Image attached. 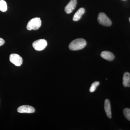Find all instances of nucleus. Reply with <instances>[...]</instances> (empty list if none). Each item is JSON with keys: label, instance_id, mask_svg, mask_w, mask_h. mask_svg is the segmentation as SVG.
Wrapping results in <instances>:
<instances>
[{"label": "nucleus", "instance_id": "obj_10", "mask_svg": "<svg viewBox=\"0 0 130 130\" xmlns=\"http://www.w3.org/2000/svg\"><path fill=\"white\" fill-rule=\"evenodd\" d=\"M85 12V9L83 8H79L76 12L74 14L73 18V20L74 21H78L81 19L82 15Z\"/></svg>", "mask_w": 130, "mask_h": 130}, {"label": "nucleus", "instance_id": "obj_9", "mask_svg": "<svg viewBox=\"0 0 130 130\" xmlns=\"http://www.w3.org/2000/svg\"><path fill=\"white\" fill-rule=\"evenodd\" d=\"M101 56L103 59L109 61L113 60L114 56L113 54L108 51H103L101 54Z\"/></svg>", "mask_w": 130, "mask_h": 130}, {"label": "nucleus", "instance_id": "obj_11", "mask_svg": "<svg viewBox=\"0 0 130 130\" xmlns=\"http://www.w3.org/2000/svg\"><path fill=\"white\" fill-rule=\"evenodd\" d=\"M123 84L125 87H130V73L126 72L123 77Z\"/></svg>", "mask_w": 130, "mask_h": 130}, {"label": "nucleus", "instance_id": "obj_3", "mask_svg": "<svg viewBox=\"0 0 130 130\" xmlns=\"http://www.w3.org/2000/svg\"><path fill=\"white\" fill-rule=\"evenodd\" d=\"M98 20L99 23L103 26H109L112 25L111 20L103 13L99 14Z\"/></svg>", "mask_w": 130, "mask_h": 130}, {"label": "nucleus", "instance_id": "obj_17", "mask_svg": "<svg viewBox=\"0 0 130 130\" xmlns=\"http://www.w3.org/2000/svg\"><path fill=\"white\" fill-rule=\"evenodd\" d=\"M124 1H125V0H124Z\"/></svg>", "mask_w": 130, "mask_h": 130}, {"label": "nucleus", "instance_id": "obj_6", "mask_svg": "<svg viewBox=\"0 0 130 130\" xmlns=\"http://www.w3.org/2000/svg\"><path fill=\"white\" fill-rule=\"evenodd\" d=\"M35 111V109L33 107L29 105L21 106L17 109L18 112L20 113H33Z\"/></svg>", "mask_w": 130, "mask_h": 130}, {"label": "nucleus", "instance_id": "obj_12", "mask_svg": "<svg viewBox=\"0 0 130 130\" xmlns=\"http://www.w3.org/2000/svg\"><path fill=\"white\" fill-rule=\"evenodd\" d=\"M7 9L6 2L4 0H0V11L2 12L6 11Z\"/></svg>", "mask_w": 130, "mask_h": 130}, {"label": "nucleus", "instance_id": "obj_16", "mask_svg": "<svg viewBox=\"0 0 130 130\" xmlns=\"http://www.w3.org/2000/svg\"><path fill=\"white\" fill-rule=\"evenodd\" d=\"M129 21H130V18H129Z\"/></svg>", "mask_w": 130, "mask_h": 130}, {"label": "nucleus", "instance_id": "obj_4", "mask_svg": "<svg viewBox=\"0 0 130 130\" xmlns=\"http://www.w3.org/2000/svg\"><path fill=\"white\" fill-rule=\"evenodd\" d=\"M47 45V41L45 39H40L33 43L32 46L35 50L41 51L46 48Z\"/></svg>", "mask_w": 130, "mask_h": 130}, {"label": "nucleus", "instance_id": "obj_2", "mask_svg": "<svg viewBox=\"0 0 130 130\" xmlns=\"http://www.w3.org/2000/svg\"><path fill=\"white\" fill-rule=\"evenodd\" d=\"M41 25V21L40 18H35L31 19L28 22L26 28L29 30H37Z\"/></svg>", "mask_w": 130, "mask_h": 130}, {"label": "nucleus", "instance_id": "obj_1", "mask_svg": "<svg viewBox=\"0 0 130 130\" xmlns=\"http://www.w3.org/2000/svg\"><path fill=\"white\" fill-rule=\"evenodd\" d=\"M86 45V42L83 38H78L73 40L69 45V48L73 51H77L84 48Z\"/></svg>", "mask_w": 130, "mask_h": 130}, {"label": "nucleus", "instance_id": "obj_14", "mask_svg": "<svg viewBox=\"0 0 130 130\" xmlns=\"http://www.w3.org/2000/svg\"><path fill=\"white\" fill-rule=\"evenodd\" d=\"M123 113L126 119L130 121V109L126 108L123 110Z\"/></svg>", "mask_w": 130, "mask_h": 130}, {"label": "nucleus", "instance_id": "obj_13", "mask_svg": "<svg viewBox=\"0 0 130 130\" xmlns=\"http://www.w3.org/2000/svg\"><path fill=\"white\" fill-rule=\"evenodd\" d=\"M99 84H100V82L98 81H95L90 86L89 89L91 93H93L95 91L96 88L99 85Z\"/></svg>", "mask_w": 130, "mask_h": 130}, {"label": "nucleus", "instance_id": "obj_5", "mask_svg": "<svg viewBox=\"0 0 130 130\" xmlns=\"http://www.w3.org/2000/svg\"><path fill=\"white\" fill-rule=\"evenodd\" d=\"M9 60L11 63L17 66H20L23 63V60L22 57L16 54L10 55Z\"/></svg>", "mask_w": 130, "mask_h": 130}, {"label": "nucleus", "instance_id": "obj_8", "mask_svg": "<svg viewBox=\"0 0 130 130\" xmlns=\"http://www.w3.org/2000/svg\"><path fill=\"white\" fill-rule=\"evenodd\" d=\"M104 108L107 116L109 118H111L112 113L111 111V103L110 101L108 99H106L105 100Z\"/></svg>", "mask_w": 130, "mask_h": 130}, {"label": "nucleus", "instance_id": "obj_7", "mask_svg": "<svg viewBox=\"0 0 130 130\" xmlns=\"http://www.w3.org/2000/svg\"><path fill=\"white\" fill-rule=\"evenodd\" d=\"M77 4V0H71L66 6L65 11L67 14H70L75 9Z\"/></svg>", "mask_w": 130, "mask_h": 130}, {"label": "nucleus", "instance_id": "obj_15", "mask_svg": "<svg viewBox=\"0 0 130 130\" xmlns=\"http://www.w3.org/2000/svg\"><path fill=\"white\" fill-rule=\"evenodd\" d=\"M5 43V41L2 38H0V46H2Z\"/></svg>", "mask_w": 130, "mask_h": 130}]
</instances>
